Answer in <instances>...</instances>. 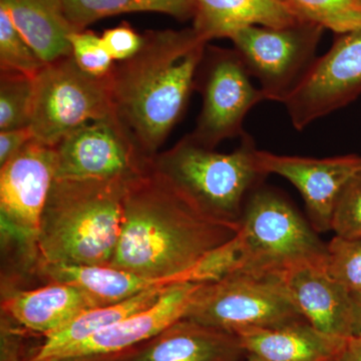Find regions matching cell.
Listing matches in <instances>:
<instances>
[{"label":"cell","mask_w":361,"mask_h":361,"mask_svg":"<svg viewBox=\"0 0 361 361\" xmlns=\"http://www.w3.org/2000/svg\"><path fill=\"white\" fill-rule=\"evenodd\" d=\"M66 18L75 30L103 18L126 13H157L176 20H193L194 0H61Z\"/></svg>","instance_id":"7402d4cb"},{"label":"cell","mask_w":361,"mask_h":361,"mask_svg":"<svg viewBox=\"0 0 361 361\" xmlns=\"http://www.w3.org/2000/svg\"><path fill=\"white\" fill-rule=\"evenodd\" d=\"M102 39L114 61L121 63L137 54L144 42V35L137 32L129 23H123L104 30Z\"/></svg>","instance_id":"f546056e"},{"label":"cell","mask_w":361,"mask_h":361,"mask_svg":"<svg viewBox=\"0 0 361 361\" xmlns=\"http://www.w3.org/2000/svg\"><path fill=\"white\" fill-rule=\"evenodd\" d=\"M195 90L201 94L202 109L190 135L211 149L225 140L243 137L246 116L265 99L261 90L252 84L251 75L234 49L209 44L197 71Z\"/></svg>","instance_id":"30bf717a"},{"label":"cell","mask_w":361,"mask_h":361,"mask_svg":"<svg viewBox=\"0 0 361 361\" xmlns=\"http://www.w3.org/2000/svg\"><path fill=\"white\" fill-rule=\"evenodd\" d=\"M71 56L78 68L94 78L110 77L115 61L102 37L92 30H78L70 35Z\"/></svg>","instance_id":"4316f807"},{"label":"cell","mask_w":361,"mask_h":361,"mask_svg":"<svg viewBox=\"0 0 361 361\" xmlns=\"http://www.w3.org/2000/svg\"><path fill=\"white\" fill-rule=\"evenodd\" d=\"M353 302V336H361V291L350 293Z\"/></svg>","instance_id":"d6a6232c"},{"label":"cell","mask_w":361,"mask_h":361,"mask_svg":"<svg viewBox=\"0 0 361 361\" xmlns=\"http://www.w3.org/2000/svg\"><path fill=\"white\" fill-rule=\"evenodd\" d=\"M32 140L35 135L30 127L0 132V166L20 153Z\"/></svg>","instance_id":"4dcf8cb0"},{"label":"cell","mask_w":361,"mask_h":361,"mask_svg":"<svg viewBox=\"0 0 361 361\" xmlns=\"http://www.w3.org/2000/svg\"><path fill=\"white\" fill-rule=\"evenodd\" d=\"M323 30L301 20L282 27L249 26L230 40L265 99L284 104L314 65Z\"/></svg>","instance_id":"ba28073f"},{"label":"cell","mask_w":361,"mask_h":361,"mask_svg":"<svg viewBox=\"0 0 361 361\" xmlns=\"http://www.w3.org/2000/svg\"><path fill=\"white\" fill-rule=\"evenodd\" d=\"M56 168L54 147L35 139L0 166L2 241L18 247L32 270L37 263L40 220Z\"/></svg>","instance_id":"9c48e42d"},{"label":"cell","mask_w":361,"mask_h":361,"mask_svg":"<svg viewBox=\"0 0 361 361\" xmlns=\"http://www.w3.org/2000/svg\"><path fill=\"white\" fill-rule=\"evenodd\" d=\"M282 279L297 310L314 329L337 338L353 336L350 292L326 267L298 268Z\"/></svg>","instance_id":"e0dca14e"},{"label":"cell","mask_w":361,"mask_h":361,"mask_svg":"<svg viewBox=\"0 0 361 361\" xmlns=\"http://www.w3.org/2000/svg\"><path fill=\"white\" fill-rule=\"evenodd\" d=\"M110 77L87 75L73 56L47 63L35 77V139L54 147L85 123L114 114Z\"/></svg>","instance_id":"52a82bcc"},{"label":"cell","mask_w":361,"mask_h":361,"mask_svg":"<svg viewBox=\"0 0 361 361\" xmlns=\"http://www.w3.org/2000/svg\"><path fill=\"white\" fill-rule=\"evenodd\" d=\"M56 179L132 180L152 160L111 115L85 123L54 146Z\"/></svg>","instance_id":"8fae6325"},{"label":"cell","mask_w":361,"mask_h":361,"mask_svg":"<svg viewBox=\"0 0 361 361\" xmlns=\"http://www.w3.org/2000/svg\"><path fill=\"white\" fill-rule=\"evenodd\" d=\"M235 334L305 320L283 279L232 271L204 282L186 317Z\"/></svg>","instance_id":"8992f818"},{"label":"cell","mask_w":361,"mask_h":361,"mask_svg":"<svg viewBox=\"0 0 361 361\" xmlns=\"http://www.w3.org/2000/svg\"><path fill=\"white\" fill-rule=\"evenodd\" d=\"M240 223L208 215L149 168L130 180L122 232L110 266L163 280L169 286L225 276L224 246Z\"/></svg>","instance_id":"6da1fadb"},{"label":"cell","mask_w":361,"mask_h":361,"mask_svg":"<svg viewBox=\"0 0 361 361\" xmlns=\"http://www.w3.org/2000/svg\"><path fill=\"white\" fill-rule=\"evenodd\" d=\"M141 49L111 73L114 115L149 159L186 111L207 42L193 27L148 30Z\"/></svg>","instance_id":"7a4b0ae2"},{"label":"cell","mask_w":361,"mask_h":361,"mask_svg":"<svg viewBox=\"0 0 361 361\" xmlns=\"http://www.w3.org/2000/svg\"><path fill=\"white\" fill-rule=\"evenodd\" d=\"M45 65L18 32L6 9L0 7V71L35 78Z\"/></svg>","instance_id":"d4e9b609"},{"label":"cell","mask_w":361,"mask_h":361,"mask_svg":"<svg viewBox=\"0 0 361 361\" xmlns=\"http://www.w3.org/2000/svg\"><path fill=\"white\" fill-rule=\"evenodd\" d=\"M331 230L343 238L361 237V171L353 175L337 199Z\"/></svg>","instance_id":"83f0119b"},{"label":"cell","mask_w":361,"mask_h":361,"mask_svg":"<svg viewBox=\"0 0 361 361\" xmlns=\"http://www.w3.org/2000/svg\"><path fill=\"white\" fill-rule=\"evenodd\" d=\"M195 32L207 44L249 26L282 27L301 21L279 0H194Z\"/></svg>","instance_id":"ac0fdd59"},{"label":"cell","mask_w":361,"mask_h":361,"mask_svg":"<svg viewBox=\"0 0 361 361\" xmlns=\"http://www.w3.org/2000/svg\"><path fill=\"white\" fill-rule=\"evenodd\" d=\"M298 20L342 35L361 27V0H279Z\"/></svg>","instance_id":"603a6c76"},{"label":"cell","mask_w":361,"mask_h":361,"mask_svg":"<svg viewBox=\"0 0 361 361\" xmlns=\"http://www.w3.org/2000/svg\"><path fill=\"white\" fill-rule=\"evenodd\" d=\"M96 306L80 287L65 282H47L35 289L2 290L1 313L44 338Z\"/></svg>","instance_id":"2e32d148"},{"label":"cell","mask_w":361,"mask_h":361,"mask_svg":"<svg viewBox=\"0 0 361 361\" xmlns=\"http://www.w3.org/2000/svg\"><path fill=\"white\" fill-rule=\"evenodd\" d=\"M152 168L203 212L232 223H240L247 199L267 176L247 135L232 153H220L185 135L154 157Z\"/></svg>","instance_id":"277c9868"},{"label":"cell","mask_w":361,"mask_h":361,"mask_svg":"<svg viewBox=\"0 0 361 361\" xmlns=\"http://www.w3.org/2000/svg\"><path fill=\"white\" fill-rule=\"evenodd\" d=\"M242 361H263L262 360H260V358H258L257 356L248 355L245 360Z\"/></svg>","instance_id":"e575fe53"},{"label":"cell","mask_w":361,"mask_h":361,"mask_svg":"<svg viewBox=\"0 0 361 361\" xmlns=\"http://www.w3.org/2000/svg\"><path fill=\"white\" fill-rule=\"evenodd\" d=\"M170 288V287H168ZM168 288L142 292L120 302L96 306L84 311L63 329L44 337L42 345L30 361L54 360L59 355L102 330L113 326L129 316L157 302Z\"/></svg>","instance_id":"44dd1931"},{"label":"cell","mask_w":361,"mask_h":361,"mask_svg":"<svg viewBox=\"0 0 361 361\" xmlns=\"http://www.w3.org/2000/svg\"><path fill=\"white\" fill-rule=\"evenodd\" d=\"M330 361H361V336H353L344 339Z\"/></svg>","instance_id":"1f68e13d"},{"label":"cell","mask_w":361,"mask_h":361,"mask_svg":"<svg viewBox=\"0 0 361 361\" xmlns=\"http://www.w3.org/2000/svg\"><path fill=\"white\" fill-rule=\"evenodd\" d=\"M234 242V271L283 278L301 267H326L327 244L286 199L270 189H255L248 197Z\"/></svg>","instance_id":"5b68a950"},{"label":"cell","mask_w":361,"mask_h":361,"mask_svg":"<svg viewBox=\"0 0 361 361\" xmlns=\"http://www.w3.org/2000/svg\"><path fill=\"white\" fill-rule=\"evenodd\" d=\"M248 353L237 334L189 318L106 361H242Z\"/></svg>","instance_id":"5bb4252c"},{"label":"cell","mask_w":361,"mask_h":361,"mask_svg":"<svg viewBox=\"0 0 361 361\" xmlns=\"http://www.w3.org/2000/svg\"><path fill=\"white\" fill-rule=\"evenodd\" d=\"M258 161L266 175L280 176L298 190L317 233L331 230L337 199L348 180L361 171V157L355 154L317 159L258 149Z\"/></svg>","instance_id":"4fadbf2b"},{"label":"cell","mask_w":361,"mask_h":361,"mask_svg":"<svg viewBox=\"0 0 361 361\" xmlns=\"http://www.w3.org/2000/svg\"><path fill=\"white\" fill-rule=\"evenodd\" d=\"M360 94L361 27L338 35L284 104L293 127L303 130Z\"/></svg>","instance_id":"7c38bea8"},{"label":"cell","mask_w":361,"mask_h":361,"mask_svg":"<svg viewBox=\"0 0 361 361\" xmlns=\"http://www.w3.org/2000/svg\"><path fill=\"white\" fill-rule=\"evenodd\" d=\"M326 271L350 293L361 291V237L336 235L327 244Z\"/></svg>","instance_id":"484cf974"},{"label":"cell","mask_w":361,"mask_h":361,"mask_svg":"<svg viewBox=\"0 0 361 361\" xmlns=\"http://www.w3.org/2000/svg\"><path fill=\"white\" fill-rule=\"evenodd\" d=\"M129 182L54 179L40 220L35 270L45 265L110 266Z\"/></svg>","instance_id":"3957f363"},{"label":"cell","mask_w":361,"mask_h":361,"mask_svg":"<svg viewBox=\"0 0 361 361\" xmlns=\"http://www.w3.org/2000/svg\"><path fill=\"white\" fill-rule=\"evenodd\" d=\"M106 355H92L70 356V357L56 358V360H49L42 361H106Z\"/></svg>","instance_id":"836d02e7"},{"label":"cell","mask_w":361,"mask_h":361,"mask_svg":"<svg viewBox=\"0 0 361 361\" xmlns=\"http://www.w3.org/2000/svg\"><path fill=\"white\" fill-rule=\"evenodd\" d=\"M0 7L45 63L71 56L70 35L77 30L61 0H0Z\"/></svg>","instance_id":"ffe728a7"},{"label":"cell","mask_w":361,"mask_h":361,"mask_svg":"<svg viewBox=\"0 0 361 361\" xmlns=\"http://www.w3.org/2000/svg\"><path fill=\"white\" fill-rule=\"evenodd\" d=\"M203 283L187 282L171 286L149 307L71 346L54 360L70 356L115 355L148 341L186 317Z\"/></svg>","instance_id":"9a60e30c"},{"label":"cell","mask_w":361,"mask_h":361,"mask_svg":"<svg viewBox=\"0 0 361 361\" xmlns=\"http://www.w3.org/2000/svg\"><path fill=\"white\" fill-rule=\"evenodd\" d=\"M237 336L248 355L263 361H330L345 339L323 334L306 320Z\"/></svg>","instance_id":"d6986e66"},{"label":"cell","mask_w":361,"mask_h":361,"mask_svg":"<svg viewBox=\"0 0 361 361\" xmlns=\"http://www.w3.org/2000/svg\"><path fill=\"white\" fill-rule=\"evenodd\" d=\"M32 332L23 329L18 322L1 313L0 339L1 356L0 361H30L39 350V345L30 346L28 336Z\"/></svg>","instance_id":"f1b7e54d"},{"label":"cell","mask_w":361,"mask_h":361,"mask_svg":"<svg viewBox=\"0 0 361 361\" xmlns=\"http://www.w3.org/2000/svg\"><path fill=\"white\" fill-rule=\"evenodd\" d=\"M35 78L0 71V132L30 126Z\"/></svg>","instance_id":"cb8c5ba5"}]
</instances>
